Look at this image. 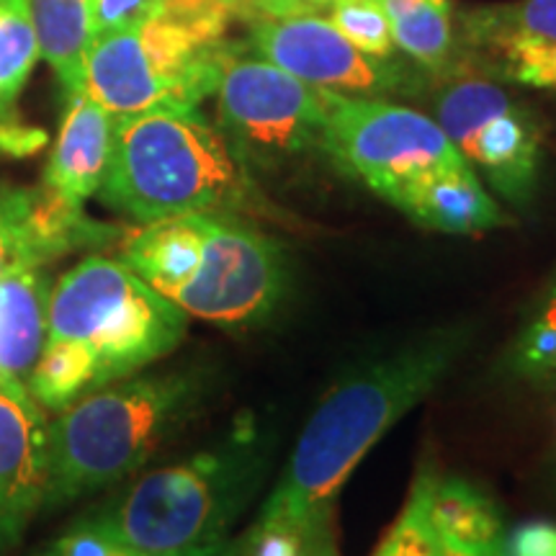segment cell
Listing matches in <instances>:
<instances>
[{
  "instance_id": "cell-35",
  "label": "cell",
  "mask_w": 556,
  "mask_h": 556,
  "mask_svg": "<svg viewBox=\"0 0 556 556\" xmlns=\"http://www.w3.org/2000/svg\"><path fill=\"white\" fill-rule=\"evenodd\" d=\"M225 3H227V5H232V11L238 13V9H240V3H242V0H225Z\"/></svg>"
},
{
  "instance_id": "cell-3",
  "label": "cell",
  "mask_w": 556,
  "mask_h": 556,
  "mask_svg": "<svg viewBox=\"0 0 556 556\" xmlns=\"http://www.w3.org/2000/svg\"><path fill=\"white\" fill-rule=\"evenodd\" d=\"M232 13L225 0H160L142 24L90 39L83 90L116 119L199 109L217 93Z\"/></svg>"
},
{
  "instance_id": "cell-10",
  "label": "cell",
  "mask_w": 556,
  "mask_h": 556,
  "mask_svg": "<svg viewBox=\"0 0 556 556\" xmlns=\"http://www.w3.org/2000/svg\"><path fill=\"white\" fill-rule=\"evenodd\" d=\"M435 122L469 165L510 201L526 204L536 191L541 127L495 80L456 70L435 96Z\"/></svg>"
},
{
  "instance_id": "cell-5",
  "label": "cell",
  "mask_w": 556,
  "mask_h": 556,
  "mask_svg": "<svg viewBox=\"0 0 556 556\" xmlns=\"http://www.w3.org/2000/svg\"><path fill=\"white\" fill-rule=\"evenodd\" d=\"M201 400L199 374L160 371L119 379L60 409L50 422L47 505H67L135 475Z\"/></svg>"
},
{
  "instance_id": "cell-1",
  "label": "cell",
  "mask_w": 556,
  "mask_h": 556,
  "mask_svg": "<svg viewBox=\"0 0 556 556\" xmlns=\"http://www.w3.org/2000/svg\"><path fill=\"white\" fill-rule=\"evenodd\" d=\"M464 338L462 330L435 332L340 381L299 435L258 523L287 526L312 546L328 544L340 486L387 430L446 377Z\"/></svg>"
},
{
  "instance_id": "cell-14",
  "label": "cell",
  "mask_w": 556,
  "mask_h": 556,
  "mask_svg": "<svg viewBox=\"0 0 556 556\" xmlns=\"http://www.w3.org/2000/svg\"><path fill=\"white\" fill-rule=\"evenodd\" d=\"M114 135L116 116L90 99L86 90L67 96L58 142L41 184L75 204H86L106 178Z\"/></svg>"
},
{
  "instance_id": "cell-30",
  "label": "cell",
  "mask_w": 556,
  "mask_h": 556,
  "mask_svg": "<svg viewBox=\"0 0 556 556\" xmlns=\"http://www.w3.org/2000/svg\"><path fill=\"white\" fill-rule=\"evenodd\" d=\"M47 144V135L39 127L24 124L18 119L0 124V155L9 157H31Z\"/></svg>"
},
{
  "instance_id": "cell-27",
  "label": "cell",
  "mask_w": 556,
  "mask_h": 556,
  "mask_svg": "<svg viewBox=\"0 0 556 556\" xmlns=\"http://www.w3.org/2000/svg\"><path fill=\"white\" fill-rule=\"evenodd\" d=\"M47 552L52 556H135L116 544V541H111L99 528L86 523V520H78Z\"/></svg>"
},
{
  "instance_id": "cell-28",
  "label": "cell",
  "mask_w": 556,
  "mask_h": 556,
  "mask_svg": "<svg viewBox=\"0 0 556 556\" xmlns=\"http://www.w3.org/2000/svg\"><path fill=\"white\" fill-rule=\"evenodd\" d=\"M507 78L533 88L556 90V45L544 50H528L503 62Z\"/></svg>"
},
{
  "instance_id": "cell-12",
  "label": "cell",
  "mask_w": 556,
  "mask_h": 556,
  "mask_svg": "<svg viewBox=\"0 0 556 556\" xmlns=\"http://www.w3.org/2000/svg\"><path fill=\"white\" fill-rule=\"evenodd\" d=\"M114 225L88 217L50 186H0V278L18 268H47L75 250L103 248L122 240Z\"/></svg>"
},
{
  "instance_id": "cell-25",
  "label": "cell",
  "mask_w": 556,
  "mask_h": 556,
  "mask_svg": "<svg viewBox=\"0 0 556 556\" xmlns=\"http://www.w3.org/2000/svg\"><path fill=\"white\" fill-rule=\"evenodd\" d=\"M238 546L240 556H312L319 548L287 526L258 523V520L248 536L238 541Z\"/></svg>"
},
{
  "instance_id": "cell-21",
  "label": "cell",
  "mask_w": 556,
  "mask_h": 556,
  "mask_svg": "<svg viewBox=\"0 0 556 556\" xmlns=\"http://www.w3.org/2000/svg\"><path fill=\"white\" fill-rule=\"evenodd\" d=\"M39 60L29 0H0V124L18 119L16 101Z\"/></svg>"
},
{
  "instance_id": "cell-20",
  "label": "cell",
  "mask_w": 556,
  "mask_h": 556,
  "mask_svg": "<svg viewBox=\"0 0 556 556\" xmlns=\"http://www.w3.org/2000/svg\"><path fill=\"white\" fill-rule=\"evenodd\" d=\"M39 54L54 70L65 96L83 90L86 54L93 39L90 0H29Z\"/></svg>"
},
{
  "instance_id": "cell-34",
  "label": "cell",
  "mask_w": 556,
  "mask_h": 556,
  "mask_svg": "<svg viewBox=\"0 0 556 556\" xmlns=\"http://www.w3.org/2000/svg\"><path fill=\"white\" fill-rule=\"evenodd\" d=\"M312 556H336V548H332V544H330V541H328V544H323V546H319L317 552L312 554Z\"/></svg>"
},
{
  "instance_id": "cell-17",
  "label": "cell",
  "mask_w": 556,
  "mask_h": 556,
  "mask_svg": "<svg viewBox=\"0 0 556 556\" xmlns=\"http://www.w3.org/2000/svg\"><path fill=\"white\" fill-rule=\"evenodd\" d=\"M426 479V516L441 544L464 548H505L495 503L467 479Z\"/></svg>"
},
{
  "instance_id": "cell-7",
  "label": "cell",
  "mask_w": 556,
  "mask_h": 556,
  "mask_svg": "<svg viewBox=\"0 0 556 556\" xmlns=\"http://www.w3.org/2000/svg\"><path fill=\"white\" fill-rule=\"evenodd\" d=\"M219 129L248 170L325 152V90L294 78L274 62L232 45L217 86Z\"/></svg>"
},
{
  "instance_id": "cell-24",
  "label": "cell",
  "mask_w": 556,
  "mask_h": 556,
  "mask_svg": "<svg viewBox=\"0 0 556 556\" xmlns=\"http://www.w3.org/2000/svg\"><path fill=\"white\" fill-rule=\"evenodd\" d=\"M374 556H443V544L426 516V479H417L409 503Z\"/></svg>"
},
{
  "instance_id": "cell-29",
  "label": "cell",
  "mask_w": 556,
  "mask_h": 556,
  "mask_svg": "<svg viewBox=\"0 0 556 556\" xmlns=\"http://www.w3.org/2000/svg\"><path fill=\"white\" fill-rule=\"evenodd\" d=\"M507 556H556V526L546 520L520 526L513 533Z\"/></svg>"
},
{
  "instance_id": "cell-2",
  "label": "cell",
  "mask_w": 556,
  "mask_h": 556,
  "mask_svg": "<svg viewBox=\"0 0 556 556\" xmlns=\"http://www.w3.org/2000/svg\"><path fill=\"white\" fill-rule=\"evenodd\" d=\"M99 197L139 225L184 214H235L255 199L250 170L199 109L116 119Z\"/></svg>"
},
{
  "instance_id": "cell-9",
  "label": "cell",
  "mask_w": 556,
  "mask_h": 556,
  "mask_svg": "<svg viewBox=\"0 0 556 556\" xmlns=\"http://www.w3.org/2000/svg\"><path fill=\"white\" fill-rule=\"evenodd\" d=\"M289 266L281 245L235 214H201V261L168 296L189 317L253 325L287 296Z\"/></svg>"
},
{
  "instance_id": "cell-16",
  "label": "cell",
  "mask_w": 556,
  "mask_h": 556,
  "mask_svg": "<svg viewBox=\"0 0 556 556\" xmlns=\"http://www.w3.org/2000/svg\"><path fill=\"white\" fill-rule=\"evenodd\" d=\"M50 291L47 268H18L0 278V379H29L47 338Z\"/></svg>"
},
{
  "instance_id": "cell-8",
  "label": "cell",
  "mask_w": 556,
  "mask_h": 556,
  "mask_svg": "<svg viewBox=\"0 0 556 556\" xmlns=\"http://www.w3.org/2000/svg\"><path fill=\"white\" fill-rule=\"evenodd\" d=\"M325 152L392 206L430 173L469 165L438 122L415 109L336 90H325Z\"/></svg>"
},
{
  "instance_id": "cell-31",
  "label": "cell",
  "mask_w": 556,
  "mask_h": 556,
  "mask_svg": "<svg viewBox=\"0 0 556 556\" xmlns=\"http://www.w3.org/2000/svg\"><path fill=\"white\" fill-rule=\"evenodd\" d=\"M330 0H242L238 13L250 18H287L299 13L328 11Z\"/></svg>"
},
{
  "instance_id": "cell-18",
  "label": "cell",
  "mask_w": 556,
  "mask_h": 556,
  "mask_svg": "<svg viewBox=\"0 0 556 556\" xmlns=\"http://www.w3.org/2000/svg\"><path fill=\"white\" fill-rule=\"evenodd\" d=\"M394 45L428 73H456V37L448 0H379Z\"/></svg>"
},
{
  "instance_id": "cell-32",
  "label": "cell",
  "mask_w": 556,
  "mask_h": 556,
  "mask_svg": "<svg viewBox=\"0 0 556 556\" xmlns=\"http://www.w3.org/2000/svg\"><path fill=\"white\" fill-rule=\"evenodd\" d=\"M443 556H507V548H486V552H479V548L443 544Z\"/></svg>"
},
{
  "instance_id": "cell-19",
  "label": "cell",
  "mask_w": 556,
  "mask_h": 556,
  "mask_svg": "<svg viewBox=\"0 0 556 556\" xmlns=\"http://www.w3.org/2000/svg\"><path fill=\"white\" fill-rule=\"evenodd\" d=\"M467 41L490 52L500 65L528 50L556 45V0H518L475 11L467 18Z\"/></svg>"
},
{
  "instance_id": "cell-4",
  "label": "cell",
  "mask_w": 556,
  "mask_h": 556,
  "mask_svg": "<svg viewBox=\"0 0 556 556\" xmlns=\"http://www.w3.org/2000/svg\"><path fill=\"white\" fill-rule=\"evenodd\" d=\"M263 467L253 428L184 464L150 471L86 523L135 556H201L232 544L229 528L248 505Z\"/></svg>"
},
{
  "instance_id": "cell-6",
  "label": "cell",
  "mask_w": 556,
  "mask_h": 556,
  "mask_svg": "<svg viewBox=\"0 0 556 556\" xmlns=\"http://www.w3.org/2000/svg\"><path fill=\"white\" fill-rule=\"evenodd\" d=\"M186 325L189 315L127 263L90 255L52 283L45 340L80 348L106 387L176 351Z\"/></svg>"
},
{
  "instance_id": "cell-26",
  "label": "cell",
  "mask_w": 556,
  "mask_h": 556,
  "mask_svg": "<svg viewBox=\"0 0 556 556\" xmlns=\"http://www.w3.org/2000/svg\"><path fill=\"white\" fill-rule=\"evenodd\" d=\"M160 0H90V29L96 34L129 29L150 18Z\"/></svg>"
},
{
  "instance_id": "cell-11",
  "label": "cell",
  "mask_w": 556,
  "mask_h": 556,
  "mask_svg": "<svg viewBox=\"0 0 556 556\" xmlns=\"http://www.w3.org/2000/svg\"><path fill=\"white\" fill-rule=\"evenodd\" d=\"M250 45L294 78L345 96H413L426 83L420 70L361 52L323 13L250 18Z\"/></svg>"
},
{
  "instance_id": "cell-33",
  "label": "cell",
  "mask_w": 556,
  "mask_h": 556,
  "mask_svg": "<svg viewBox=\"0 0 556 556\" xmlns=\"http://www.w3.org/2000/svg\"><path fill=\"white\" fill-rule=\"evenodd\" d=\"M37 556H52V554H50V552H41V554H37ZM201 556H240V546H238V541H232V544L225 546V548H219V552L201 554Z\"/></svg>"
},
{
  "instance_id": "cell-15",
  "label": "cell",
  "mask_w": 556,
  "mask_h": 556,
  "mask_svg": "<svg viewBox=\"0 0 556 556\" xmlns=\"http://www.w3.org/2000/svg\"><path fill=\"white\" fill-rule=\"evenodd\" d=\"M397 208L417 225L451 235L486 232L507 222L471 165L430 173L405 193Z\"/></svg>"
},
{
  "instance_id": "cell-13",
  "label": "cell",
  "mask_w": 556,
  "mask_h": 556,
  "mask_svg": "<svg viewBox=\"0 0 556 556\" xmlns=\"http://www.w3.org/2000/svg\"><path fill=\"white\" fill-rule=\"evenodd\" d=\"M50 422L26 381L0 379V548L16 544L47 505Z\"/></svg>"
},
{
  "instance_id": "cell-23",
  "label": "cell",
  "mask_w": 556,
  "mask_h": 556,
  "mask_svg": "<svg viewBox=\"0 0 556 556\" xmlns=\"http://www.w3.org/2000/svg\"><path fill=\"white\" fill-rule=\"evenodd\" d=\"M328 11L332 26L361 52L392 58L394 39L379 0H330Z\"/></svg>"
},
{
  "instance_id": "cell-22",
  "label": "cell",
  "mask_w": 556,
  "mask_h": 556,
  "mask_svg": "<svg viewBox=\"0 0 556 556\" xmlns=\"http://www.w3.org/2000/svg\"><path fill=\"white\" fill-rule=\"evenodd\" d=\"M513 368L528 381L556 384V276L520 330L513 351Z\"/></svg>"
}]
</instances>
